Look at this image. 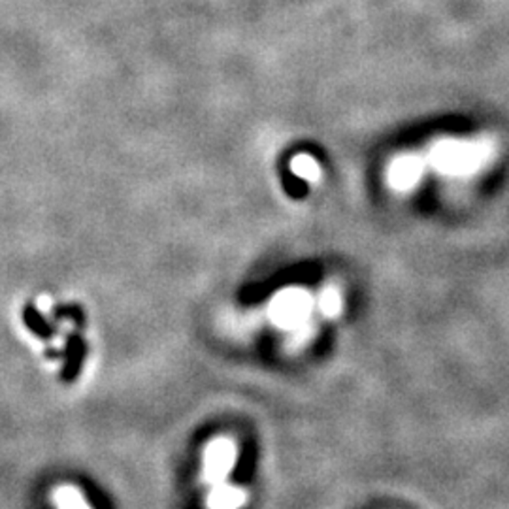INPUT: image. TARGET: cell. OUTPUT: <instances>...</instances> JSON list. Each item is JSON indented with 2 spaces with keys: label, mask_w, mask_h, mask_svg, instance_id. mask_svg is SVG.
Segmentation results:
<instances>
[{
  "label": "cell",
  "mask_w": 509,
  "mask_h": 509,
  "mask_svg": "<svg viewBox=\"0 0 509 509\" xmlns=\"http://www.w3.org/2000/svg\"><path fill=\"white\" fill-rule=\"evenodd\" d=\"M314 307V300L310 295L298 289L283 290L282 295H277L270 306V317L283 329H295L306 322L310 317V312Z\"/></svg>",
  "instance_id": "7a4b0ae2"
},
{
  "label": "cell",
  "mask_w": 509,
  "mask_h": 509,
  "mask_svg": "<svg viewBox=\"0 0 509 509\" xmlns=\"http://www.w3.org/2000/svg\"><path fill=\"white\" fill-rule=\"evenodd\" d=\"M55 502L60 507H85V500L80 497L78 490H74L70 487L60 489L55 497Z\"/></svg>",
  "instance_id": "8fae6325"
},
{
  "label": "cell",
  "mask_w": 509,
  "mask_h": 509,
  "mask_svg": "<svg viewBox=\"0 0 509 509\" xmlns=\"http://www.w3.org/2000/svg\"><path fill=\"white\" fill-rule=\"evenodd\" d=\"M253 465H255V451L253 447H245L242 457L238 458V468L235 473V481L238 483H245L251 477L253 473Z\"/></svg>",
  "instance_id": "30bf717a"
},
{
  "label": "cell",
  "mask_w": 509,
  "mask_h": 509,
  "mask_svg": "<svg viewBox=\"0 0 509 509\" xmlns=\"http://www.w3.org/2000/svg\"><path fill=\"white\" fill-rule=\"evenodd\" d=\"M85 342L78 336V334H72L67 342V362L63 368V379L65 381H74L78 378L82 364H84V357H85Z\"/></svg>",
  "instance_id": "5b68a950"
},
{
  "label": "cell",
  "mask_w": 509,
  "mask_h": 509,
  "mask_svg": "<svg viewBox=\"0 0 509 509\" xmlns=\"http://www.w3.org/2000/svg\"><path fill=\"white\" fill-rule=\"evenodd\" d=\"M489 140H440L430 149V163L445 176H472L490 161Z\"/></svg>",
  "instance_id": "6da1fadb"
},
{
  "label": "cell",
  "mask_w": 509,
  "mask_h": 509,
  "mask_svg": "<svg viewBox=\"0 0 509 509\" xmlns=\"http://www.w3.org/2000/svg\"><path fill=\"white\" fill-rule=\"evenodd\" d=\"M55 317H59V319L67 317V319H72V321L78 322V325H84V315H82V310L78 306H60L55 310Z\"/></svg>",
  "instance_id": "7c38bea8"
},
{
  "label": "cell",
  "mask_w": 509,
  "mask_h": 509,
  "mask_svg": "<svg viewBox=\"0 0 509 509\" xmlns=\"http://www.w3.org/2000/svg\"><path fill=\"white\" fill-rule=\"evenodd\" d=\"M23 321H25V325L28 327L30 332H35L38 338L42 339H52L53 338V329L48 321L44 319V315L36 310V307L33 304H28L25 306V310H23Z\"/></svg>",
  "instance_id": "8992f818"
},
{
  "label": "cell",
  "mask_w": 509,
  "mask_h": 509,
  "mask_svg": "<svg viewBox=\"0 0 509 509\" xmlns=\"http://www.w3.org/2000/svg\"><path fill=\"white\" fill-rule=\"evenodd\" d=\"M290 170H292V174L302 178V179H307V181H317L321 176L319 164L310 155H298V157L292 159Z\"/></svg>",
  "instance_id": "52a82bcc"
},
{
  "label": "cell",
  "mask_w": 509,
  "mask_h": 509,
  "mask_svg": "<svg viewBox=\"0 0 509 509\" xmlns=\"http://www.w3.org/2000/svg\"><path fill=\"white\" fill-rule=\"evenodd\" d=\"M319 307L325 315L334 317L339 314V310H342V297H339V292L336 289H325L319 297Z\"/></svg>",
  "instance_id": "9c48e42d"
},
{
  "label": "cell",
  "mask_w": 509,
  "mask_h": 509,
  "mask_svg": "<svg viewBox=\"0 0 509 509\" xmlns=\"http://www.w3.org/2000/svg\"><path fill=\"white\" fill-rule=\"evenodd\" d=\"M235 462V445L227 441V440H219L210 445V449L206 453V477L208 481L211 483H218L221 481L223 477L228 473L230 466H233Z\"/></svg>",
  "instance_id": "277c9868"
},
{
  "label": "cell",
  "mask_w": 509,
  "mask_h": 509,
  "mask_svg": "<svg viewBox=\"0 0 509 509\" xmlns=\"http://www.w3.org/2000/svg\"><path fill=\"white\" fill-rule=\"evenodd\" d=\"M425 172V161L413 153H408V155H400L396 157L387 172L389 185L394 191H411L415 185H418L423 178Z\"/></svg>",
  "instance_id": "3957f363"
},
{
  "label": "cell",
  "mask_w": 509,
  "mask_h": 509,
  "mask_svg": "<svg viewBox=\"0 0 509 509\" xmlns=\"http://www.w3.org/2000/svg\"><path fill=\"white\" fill-rule=\"evenodd\" d=\"M243 502V495L236 489L230 487H219L213 490V495L210 497V505L211 507H236Z\"/></svg>",
  "instance_id": "ba28073f"
}]
</instances>
